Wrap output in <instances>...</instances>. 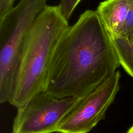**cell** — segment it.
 Wrapping results in <instances>:
<instances>
[{"instance_id":"cell-6","label":"cell","mask_w":133,"mask_h":133,"mask_svg":"<svg viewBox=\"0 0 133 133\" xmlns=\"http://www.w3.org/2000/svg\"><path fill=\"white\" fill-rule=\"evenodd\" d=\"M130 0H105L96 12L111 37H116L127 18Z\"/></svg>"},{"instance_id":"cell-4","label":"cell","mask_w":133,"mask_h":133,"mask_svg":"<svg viewBox=\"0 0 133 133\" xmlns=\"http://www.w3.org/2000/svg\"><path fill=\"white\" fill-rule=\"evenodd\" d=\"M82 97L60 98L44 91L37 93L17 108L12 133L56 132L60 122Z\"/></svg>"},{"instance_id":"cell-10","label":"cell","mask_w":133,"mask_h":133,"mask_svg":"<svg viewBox=\"0 0 133 133\" xmlns=\"http://www.w3.org/2000/svg\"><path fill=\"white\" fill-rule=\"evenodd\" d=\"M15 0H0V19L13 8Z\"/></svg>"},{"instance_id":"cell-9","label":"cell","mask_w":133,"mask_h":133,"mask_svg":"<svg viewBox=\"0 0 133 133\" xmlns=\"http://www.w3.org/2000/svg\"><path fill=\"white\" fill-rule=\"evenodd\" d=\"M81 0H60L59 5L64 18L69 20L74 10Z\"/></svg>"},{"instance_id":"cell-3","label":"cell","mask_w":133,"mask_h":133,"mask_svg":"<svg viewBox=\"0 0 133 133\" xmlns=\"http://www.w3.org/2000/svg\"><path fill=\"white\" fill-rule=\"evenodd\" d=\"M47 0H21L0 19V100L9 99L25 38Z\"/></svg>"},{"instance_id":"cell-11","label":"cell","mask_w":133,"mask_h":133,"mask_svg":"<svg viewBox=\"0 0 133 133\" xmlns=\"http://www.w3.org/2000/svg\"><path fill=\"white\" fill-rule=\"evenodd\" d=\"M127 133H133V125L129 128Z\"/></svg>"},{"instance_id":"cell-2","label":"cell","mask_w":133,"mask_h":133,"mask_svg":"<svg viewBox=\"0 0 133 133\" xmlns=\"http://www.w3.org/2000/svg\"><path fill=\"white\" fill-rule=\"evenodd\" d=\"M69 26L58 6L47 5L27 34L9 103L18 108L37 93L45 90L52 54Z\"/></svg>"},{"instance_id":"cell-1","label":"cell","mask_w":133,"mask_h":133,"mask_svg":"<svg viewBox=\"0 0 133 133\" xmlns=\"http://www.w3.org/2000/svg\"><path fill=\"white\" fill-rule=\"evenodd\" d=\"M111 37L96 11L87 10L58 41L44 91L57 98L83 96L119 66Z\"/></svg>"},{"instance_id":"cell-5","label":"cell","mask_w":133,"mask_h":133,"mask_svg":"<svg viewBox=\"0 0 133 133\" xmlns=\"http://www.w3.org/2000/svg\"><path fill=\"white\" fill-rule=\"evenodd\" d=\"M118 70L83 96L58 125V133H88L101 120L119 89Z\"/></svg>"},{"instance_id":"cell-8","label":"cell","mask_w":133,"mask_h":133,"mask_svg":"<svg viewBox=\"0 0 133 133\" xmlns=\"http://www.w3.org/2000/svg\"><path fill=\"white\" fill-rule=\"evenodd\" d=\"M133 35V0H130V7L127 18L116 37L125 38Z\"/></svg>"},{"instance_id":"cell-7","label":"cell","mask_w":133,"mask_h":133,"mask_svg":"<svg viewBox=\"0 0 133 133\" xmlns=\"http://www.w3.org/2000/svg\"><path fill=\"white\" fill-rule=\"evenodd\" d=\"M120 65L133 78V35L125 38L111 37Z\"/></svg>"}]
</instances>
